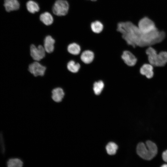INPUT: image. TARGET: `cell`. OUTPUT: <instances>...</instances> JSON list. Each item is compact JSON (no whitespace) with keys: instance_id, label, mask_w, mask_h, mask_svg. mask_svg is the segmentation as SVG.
<instances>
[{"instance_id":"obj_1","label":"cell","mask_w":167,"mask_h":167,"mask_svg":"<svg viewBox=\"0 0 167 167\" xmlns=\"http://www.w3.org/2000/svg\"><path fill=\"white\" fill-rule=\"evenodd\" d=\"M137 153L142 158L150 160L153 158L157 153L156 145L153 142L148 140L145 144L143 142L138 144L136 148Z\"/></svg>"},{"instance_id":"obj_2","label":"cell","mask_w":167,"mask_h":167,"mask_svg":"<svg viewBox=\"0 0 167 167\" xmlns=\"http://www.w3.org/2000/svg\"><path fill=\"white\" fill-rule=\"evenodd\" d=\"M149 63L153 66L162 67L167 63V52L161 51L157 53L156 50L151 46L146 50Z\"/></svg>"},{"instance_id":"obj_3","label":"cell","mask_w":167,"mask_h":167,"mask_svg":"<svg viewBox=\"0 0 167 167\" xmlns=\"http://www.w3.org/2000/svg\"><path fill=\"white\" fill-rule=\"evenodd\" d=\"M137 25L140 31L143 33H148L158 29L154 22L146 16L141 19Z\"/></svg>"},{"instance_id":"obj_4","label":"cell","mask_w":167,"mask_h":167,"mask_svg":"<svg viewBox=\"0 0 167 167\" xmlns=\"http://www.w3.org/2000/svg\"><path fill=\"white\" fill-rule=\"evenodd\" d=\"M69 5L65 0H57L54 3L52 11L55 15L58 16L66 15L68 13Z\"/></svg>"},{"instance_id":"obj_5","label":"cell","mask_w":167,"mask_h":167,"mask_svg":"<svg viewBox=\"0 0 167 167\" xmlns=\"http://www.w3.org/2000/svg\"><path fill=\"white\" fill-rule=\"evenodd\" d=\"M29 50L30 56L34 61L40 62L46 56V51L41 45L36 47L32 44L30 46Z\"/></svg>"},{"instance_id":"obj_6","label":"cell","mask_w":167,"mask_h":167,"mask_svg":"<svg viewBox=\"0 0 167 167\" xmlns=\"http://www.w3.org/2000/svg\"><path fill=\"white\" fill-rule=\"evenodd\" d=\"M47 68L46 66L38 61H34L29 64L28 71L34 77L43 76L45 74Z\"/></svg>"},{"instance_id":"obj_7","label":"cell","mask_w":167,"mask_h":167,"mask_svg":"<svg viewBox=\"0 0 167 167\" xmlns=\"http://www.w3.org/2000/svg\"><path fill=\"white\" fill-rule=\"evenodd\" d=\"M121 58L124 63L130 67L135 66L137 61V59L135 55L128 50L123 51L121 56Z\"/></svg>"},{"instance_id":"obj_8","label":"cell","mask_w":167,"mask_h":167,"mask_svg":"<svg viewBox=\"0 0 167 167\" xmlns=\"http://www.w3.org/2000/svg\"><path fill=\"white\" fill-rule=\"evenodd\" d=\"M95 58V54L92 50L87 49L82 52L80 56L81 61L85 64L92 62Z\"/></svg>"},{"instance_id":"obj_9","label":"cell","mask_w":167,"mask_h":167,"mask_svg":"<svg viewBox=\"0 0 167 167\" xmlns=\"http://www.w3.org/2000/svg\"><path fill=\"white\" fill-rule=\"evenodd\" d=\"M51 98L55 102H61L63 98L65 93L63 88L57 87L53 88L51 91Z\"/></svg>"},{"instance_id":"obj_10","label":"cell","mask_w":167,"mask_h":167,"mask_svg":"<svg viewBox=\"0 0 167 167\" xmlns=\"http://www.w3.org/2000/svg\"><path fill=\"white\" fill-rule=\"evenodd\" d=\"M44 43L43 47L47 53L51 54L54 51L55 40L51 36L48 35L46 36Z\"/></svg>"},{"instance_id":"obj_11","label":"cell","mask_w":167,"mask_h":167,"mask_svg":"<svg viewBox=\"0 0 167 167\" xmlns=\"http://www.w3.org/2000/svg\"><path fill=\"white\" fill-rule=\"evenodd\" d=\"M153 66L150 63L143 64L140 68L139 72L142 75H144L148 79L152 78L154 75Z\"/></svg>"},{"instance_id":"obj_12","label":"cell","mask_w":167,"mask_h":167,"mask_svg":"<svg viewBox=\"0 0 167 167\" xmlns=\"http://www.w3.org/2000/svg\"><path fill=\"white\" fill-rule=\"evenodd\" d=\"M4 6L6 11L8 12L17 10L20 6L17 0H4Z\"/></svg>"},{"instance_id":"obj_13","label":"cell","mask_w":167,"mask_h":167,"mask_svg":"<svg viewBox=\"0 0 167 167\" xmlns=\"http://www.w3.org/2000/svg\"><path fill=\"white\" fill-rule=\"evenodd\" d=\"M91 31L95 34H99L103 31L104 25L103 23L99 20H95L92 22L90 25Z\"/></svg>"},{"instance_id":"obj_14","label":"cell","mask_w":167,"mask_h":167,"mask_svg":"<svg viewBox=\"0 0 167 167\" xmlns=\"http://www.w3.org/2000/svg\"><path fill=\"white\" fill-rule=\"evenodd\" d=\"M67 50L70 54L73 55H77L81 51V48L78 44L74 42L70 43L67 46Z\"/></svg>"},{"instance_id":"obj_15","label":"cell","mask_w":167,"mask_h":167,"mask_svg":"<svg viewBox=\"0 0 167 167\" xmlns=\"http://www.w3.org/2000/svg\"><path fill=\"white\" fill-rule=\"evenodd\" d=\"M68 71L72 73H78L81 68V65L78 62H76L73 60L69 61L66 64Z\"/></svg>"},{"instance_id":"obj_16","label":"cell","mask_w":167,"mask_h":167,"mask_svg":"<svg viewBox=\"0 0 167 167\" xmlns=\"http://www.w3.org/2000/svg\"><path fill=\"white\" fill-rule=\"evenodd\" d=\"M41 21L46 25L52 24L54 21L52 15L48 12H45L41 14L40 16Z\"/></svg>"},{"instance_id":"obj_17","label":"cell","mask_w":167,"mask_h":167,"mask_svg":"<svg viewBox=\"0 0 167 167\" xmlns=\"http://www.w3.org/2000/svg\"><path fill=\"white\" fill-rule=\"evenodd\" d=\"M105 87V84L101 80L95 82L93 84L92 89L94 93L96 95H100Z\"/></svg>"},{"instance_id":"obj_18","label":"cell","mask_w":167,"mask_h":167,"mask_svg":"<svg viewBox=\"0 0 167 167\" xmlns=\"http://www.w3.org/2000/svg\"><path fill=\"white\" fill-rule=\"evenodd\" d=\"M6 165L8 167H21L23 166V161L17 158H11L6 161Z\"/></svg>"},{"instance_id":"obj_19","label":"cell","mask_w":167,"mask_h":167,"mask_svg":"<svg viewBox=\"0 0 167 167\" xmlns=\"http://www.w3.org/2000/svg\"><path fill=\"white\" fill-rule=\"evenodd\" d=\"M26 7L28 11L31 13H34L38 11L40 9L38 4L34 1L30 0L26 3Z\"/></svg>"},{"instance_id":"obj_20","label":"cell","mask_w":167,"mask_h":167,"mask_svg":"<svg viewBox=\"0 0 167 167\" xmlns=\"http://www.w3.org/2000/svg\"><path fill=\"white\" fill-rule=\"evenodd\" d=\"M118 145L114 143H109L106 147L107 153L109 155H113L116 154L118 149Z\"/></svg>"},{"instance_id":"obj_21","label":"cell","mask_w":167,"mask_h":167,"mask_svg":"<svg viewBox=\"0 0 167 167\" xmlns=\"http://www.w3.org/2000/svg\"><path fill=\"white\" fill-rule=\"evenodd\" d=\"M4 141L2 134L0 133V145L1 148V152L4 154L5 152V148L4 146Z\"/></svg>"},{"instance_id":"obj_22","label":"cell","mask_w":167,"mask_h":167,"mask_svg":"<svg viewBox=\"0 0 167 167\" xmlns=\"http://www.w3.org/2000/svg\"><path fill=\"white\" fill-rule=\"evenodd\" d=\"M162 157L163 160L165 162H167V150L163 152Z\"/></svg>"},{"instance_id":"obj_23","label":"cell","mask_w":167,"mask_h":167,"mask_svg":"<svg viewBox=\"0 0 167 167\" xmlns=\"http://www.w3.org/2000/svg\"><path fill=\"white\" fill-rule=\"evenodd\" d=\"M161 167H167V164H164L163 165L161 166Z\"/></svg>"},{"instance_id":"obj_24","label":"cell","mask_w":167,"mask_h":167,"mask_svg":"<svg viewBox=\"0 0 167 167\" xmlns=\"http://www.w3.org/2000/svg\"><path fill=\"white\" fill-rule=\"evenodd\" d=\"M87 0L91 1H93V2H94V1H97V0Z\"/></svg>"}]
</instances>
